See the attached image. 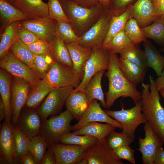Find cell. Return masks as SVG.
<instances>
[{"mask_svg": "<svg viewBox=\"0 0 164 164\" xmlns=\"http://www.w3.org/2000/svg\"><path fill=\"white\" fill-rule=\"evenodd\" d=\"M77 164H123L108 145L106 139L99 140L89 149L85 157Z\"/></svg>", "mask_w": 164, "mask_h": 164, "instance_id": "obj_10", "label": "cell"}, {"mask_svg": "<svg viewBox=\"0 0 164 164\" xmlns=\"http://www.w3.org/2000/svg\"><path fill=\"white\" fill-rule=\"evenodd\" d=\"M161 51L162 52H164V46L161 49Z\"/></svg>", "mask_w": 164, "mask_h": 164, "instance_id": "obj_58", "label": "cell"}, {"mask_svg": "<svg viewBox=\"0 0 164 164\" xmlns=\"http://www.w3.org/2000/svg\"><path fill=\"white\" fill-rule=\"evenodd\" d=\"M65 105L74 118L79 121L89 106L85 91L74 90L67 98Z\"/></svg>", "mask_w": 164, "mask_h": 164, "instance_id": "obj_22", "label": "cell"}, {"mask_svg": "<svg viewBox=\"0 0 164 164\" xmlns=\"http://www.w3.org/2000/svg\"><path fill=\"white\" fill-rule=\"evenodd\" d=\"M53 89L40 80L39 83L34 86L33 89L29 92L26 107L29 108L36 109Z\"/></svg>", "mask_w": 164, "mask_h": 164, "instance_id": "obj_32", "label": "cell"}, {"mask_svg": "<svg viewBox=\"0 0 164 164\" xmlns=\"http://www.w3.org/2000/svg\"><path fill=\"white\" fill-rule=\"evenodd\" d=\"M26 107L22 110L15 125L31 140L39 134L42 121L36 109Z\"/></svg>", "mask_w": 164, "mask_h": 164, "instance_id": "obj_17", "label": "cell"}, {"mask_svg": "<svg viewBox=\"0 0 164 164\" xmlns=\"http://www.w3.org/2000/svg\"><path fill=\"white\" fill-rule=\"evenodd\" d=\"M134 140L122 132H117L115 130L106 138L108 145L112 149L124 145H130Z\"/></svg>", "mask_w": 164, "mask_h": 164, "instance_id": "obj_44", "label": "cell"}, {"mask_svg": "<svg viewBox=\"0 0 164 164\" xmlns=\"http://www.w3.org/2000/svg\"><path fill=\"white\" fill-rule=\"evenodd\" d=\"M164 100V88L161 89L159 91Z\"/></svg>", "mask_w": 164, "mask_h": 164, "instance_id": "obj_57", "label": "cell"}, {"mask_svg": "<svg viewBox=\"0 0 164 164\" xmlns=\"http://www.w3.org/2000/svg\"><path fill=\"white\" fill-rule=\"evenodd\" d=\"M73 87L53 89L36 109L42 122L50 116H56L60 113L67 98L73 91Z\"/></svg>", "mask_w": 164, "mask_h": 164, "instance_id": "obj_8", "label": "cell"}, {"mask_svg": "<svg viewBox=\"0 0 164 164\" xmlns=\"http://www.w3.org/2000/svg\"><path fill=\"white\" fill-rule=\"evenodd\" d=\"M135 106L129 109L113 111L105 110V112L119 122L122 127V132L135 139V132L138 127L147 121L142 112L141 100L135 104Z\"/></svg>", "mask_w": 164, "mask_h": 164, "instance_id": "obj_6", "label": "cell"}, {"mask_svg": "<svg viewBox=\"0 0 164 164\" xmlns=\"http://www.w3.org/2000/svg\"><path fill=\"white\" fill-rule=\"evenodd\" d=\"M146 65L153 69L158 76L164 68V56L147 40L143 42Z\"/></svg>", "mask_w": 164, "mask_h": 164, "instance_id": "obj_28", "label": "cell"}, {"mask_svg": "<svg viewBox=\"0 0 164 164\" xmlns=\"http://www.w3.org/2000/svg\"><path fill=\"white\" fill-rule=\"evenodd\" d=\"M51 145L55 155L56 164H74L83 159L89 149L80 145L58 143Z\"/></svg>", "mask_w": 164, "mask_h": 164, "instance_id": "obj_16", "label": "cell"}, {"mask_svg": "<svg viewBox=\"0 0 164 164\" xmlns=\"http://www.w3.org/2000/svg\"><path fill=\"white\" fill-rule=\"evenodd\" d=\"M154 164H164V149L162 146L159 147L156 152Z\"/></svg>", "mask_w": 164, "mask_h": 164, "instance_id": "obj_52", "label": "cell"}, {"mask_svg": "<svg viewBox=\"0 0 164 164\" xmlns=\"http://www.w3.org/2000/svg\"><path fill=\"white\" fill-rule=\"evenodd\" d=\"M16 36L21 42L27 46L39 40L31 31L22 26L20 22L16 31Z\"/></svg>", "mask_w": 164, "mask_h": 164, "instance_id": "obj_46", "label": "cell"}, {"mask_svg": "<svg viewBox=\"0 0 164 164\" xmlns=\"http://www.w3.org/2000/svg\"><path fill=\"white\" fill-rule=\"evenodd\" d=\"M12 122L3 123L0 133V164L17 163Z\"/></svg>", "mask_w": 164, "mask_h": 164, "instance_id": "obj_14", "label": "cell"}, {"mask_svg": "<svg viewBox=\"0 0 164 164\" xmlns=\"http://www.w3.org/2000/svg\"><path fill=\"white\" fill-rule=\"evenodd\" d=\"M132 6L120 15H113L107 35L103 44V49H105L113 37L121 30L125 29L126 23L130 17Z\"/></svg>", "mask_w": 164, "mask_h": 164, "instance_id": "obj_29", "label": "cell"}, {"mask_svg": "<svg viewBox=\"0 0 164 164\" xmlns=\"http://www.w3.org/2000/svg\"><path fill=\"white\" fill-rule=\"evenodd\" d=\"M68 0V1H71V0Z\"/></svg>", "mask_w": 164, "mask_h": 164, "instance_id": "obj_59", "label": "cell"}, {"mask_svg": "<svg viewBox=\"0 0 164 164\" xmlns=\"http://www.w3.org/2000/svg\"><path fill=\"white\" fill-rule=\"evenodd\" d=\"M160 16L155 12L152 0H137L132 6L130 18H134L141 28L150 25Z\"/></svg>", "mask_w": 164, "mask_h": 164, "instance_id": "obj_20", "label": "cell"}, {"mask_svg": "<svg viewBox=\"0 0 164 164\" xmlns=\"http://www.w3.org/2000/svg\"><path fill=\"white\" fill-rule=\"evenodd\" d=\"M73 2L82 6L91 8L99 4L97 0H71Z\"/></svg>", "mask_w": 164, "mask_h": 164, "instance_id": "obj_51", "label": "cell"}, {"mask_svg": "<svg viewBox=\"0 0 164 164\" xmlns=\"http://www.w3.org/2000/svg\"><path fill=\"white\" fill-rule=\"evenodd\" d=\"M158 77L155 81L156 89L159 91L164 88V68L161 74Z\"/></svg>", "mask_w": 164, "mask_h": 164, "instance_id": "obj_54", "label": "cell"}, {"mask_svg": "<svg viewBox=\"0 0 164 164\" xmlns=\"http://www.w3.org/2000/svg\"><path fill=\"white\" fill-rule=\"evenodd\" d=\"M109 58L108 51L102 48L92 50L89 59L85 63L84 75L79 86L74 91H85L90 80L97 72L102 70H108Z\"/></svg>", "mask_w": 164, "mask_h": 164, "instance_id": "obj_9", "label": "cell"}, {"mask_svg": "<svg viewBox=\"0 0 164 164\" xmlns=\"http://www.w3.org/2000/svg\"><path fill=\"white\" fill-rule=\"evenodd\" d=\"M31 86L29 82L22 78L13 76L12 79L11 108L14 125L25 105Z\"/></svg>", "mask_w": 164, "mask_h": 164, "instance_id": "obj_12", "label": "cell"}, {"mask_svg": "<svg viewBox=\"0 0 164 164\" xmlns=\"http://www.w3.org/2000/svg\"><path fill=\"white\" fill-rule=\"evenodd\" d=\"M116 128L109 123L102 124L97 122H92L84 125L80 129L73 131V132L78 135H90L100 140L106 139Z\"/></svg>", "mask_w": 164, "mask_h": 164, "instance_id": "obj_24", "label": "cell"}, {"mask_svg": "<svg viewBox=\"0 0 164 164\" xmlns=\"http://www.w3.org/2000/svg\"><path fill=\"white\" fill-rule=\"evenodd\" d=\"M132 43L125 29H123L113 37L105 50L117 54H119L123 49Z\"/></svg>", "mask_w": 164, "mask_h": 164, "instance_id": "obj_42", "label": "cell"}, {"mask_svg": "<svg viewBox=\"0 0 164 164\" xmlns=\"http://www.w3.org/2000/svg\"><path fill=\"white\" fill-rule=\"evenodd\" d=\"M99 140L97 138L92 136L78 135L70 132L64 135L61 137L59 143L78 145L89 149Z\"/></svg>", "mask_w": 164, "mask_h": 164, "instance_id": "obj_35", "label": "cell"}, {"mask_svg": "<svg viewBox=\"0 0 164 164\" xmlns=\"http://www.w3.org/2000/svg\"><path fill=\"white\" fill-rule=\"evenodd\" d=\"M150 84L142 83V112L155 133L164 143V108L161 103L155 80L149 77Z\"/></svg>", "mask_w": 164, "mask_h": 164, "instance_id": "obj_2", "label": "cell"}, {"mask_svg": "<svg viewBox=\"0 0 164 164\" xmlns=\"http://www.w3.org/2000/svg\"><path fill=\"white\" fill-rule=\"evenodd\" d=\"M99 3L102 5L106 9H108L110 0H97Z\"/></svg>", "mask_w": 164, "mask_h": 164, "instance_id": "obj_56", "label": "cell"}, {"mask_svg": "<svg viewBox=\"0 0 164 164\" xmlns=\"http://www.w3.org/2000/svg\"><path fill=\"white\" fill-rule=\"evenodd\" d=\"M92 122H101L111 124L122 129L121 124L108 115L102 109L97 99L92 101L86 112L77 123L72 126V131L80 129L84 125Z\"/></svg>", "mask_w": 164, "mask_h": 164, "instance_id": "obj_18", "label": "cell"}, {"mask_svg": "<svg viewBox=\"0 0 164 164\" xmlns=\"http://www.w3.org/2000/svg\"><path fill=\"white\" fill-rule=\"evenodd\" d=\"M82 79L73 67L54 61L44 78L41 80L53 89L70 87L75 88Z\"/></svg>", "mask_w": 164, "mask_h": 164, "instance_id": "obj_5", "label": "cell"}, {"mask_svg": "<svg viewBox=\"0 0 164 164\" xmlns=\"http://www.w3.org/2000/svg\"><path fill=\"white\" fill-rule=\"evenodd\" d=\"M10 50L18 58L32 70L35 55L27 46L23 43L17 37L11 46Z\"/></svg>", "mask_w": 164, "mask_h": 164, "instance_id": "obj_36", "label": "cell"}, {"mask_svg": "<svg viewBox=\"0 0 164 164\" xmlns=\"http://www.w3.org/2000/svg\"><path fill=\"white\" fill-rule=\"evenodd\" d=\"M125 30L131 42L138 44L147 40V38L137 21L130 18L126 24Z\"/></svg>", "mask_w": 164, "mask_h": 164, "instance_id": "obj_41", "label": "cell"}, {"mask_svg": "<svg viewBox=\"0 0 164 164\" xmlns=\"http://www.w3.org/2000/svg\"><path fill=\"white\" fill-rule=\"evenodd\" d=\"M50 44L51 55L54 61L73 67V63L64 42L56 35Z\"/></svg>", "mask_w": 164, "mask_h": 164, "instance_id": "obj_30", "label": "cell"}, {"mask_svg": "<svg viewBox=\"0 0 164 164\" xmlns=\"http://www.w3.org/2000/svg\"><path fill=\"white\" fill-rule=\"evenodd\" d=\"M11 75L5 70L2 68L0 69V93L5 111L4 121L8 123L12 122V113L11 108Z\"/></svg>", "mask_w": 164, "mask_h": 164, "instance_id": "obj_23", "label": "cell"}, {"mask_svg": "<svg viewBox=\"0 0 164 164\" xmlns=\"http://www.w3.org/2000/svg\"><path fill=\"white\" fill-rule=\"evenodd\" d=\"M108 52L109 66L105 74L108 80V90L105 93L106 108L109 109L115 101L121 97H129L135 104L141 100V93L123 73L119 65L117 54Z\"/></svg>", "mask_w": 164, "mask_h": 164, "instance_id": "obj_1", "label": "cell"}, {"mask_svg": "<svg viewBox=\"0 0 164 164\" xmlns=\"http://www.w3.org/2000/svg\"><path fill=\"white\" fill-rule=\"evenodd\" d=\"M21 22H15L8 25L2 33L0 42V60L8 54L16 39V31Z\"/></svg>", "mask_w": 164, "mask_h": 164, "instance_id": "obj_31", "label": "cell"}, {"mask_svg": "<svg viewBox=\"0 0 164 164\" xmlns=\"http://www.w3.org/2000/svg\"><path fill=\"white\" fill-rule=\"evenodd\" d=\"M59 1L75 32L79 37L91 27L106 10L100 3L91 8H87L71 1Z\"/></svg>", "mask_w": 164, "mask_h": 164, "instance_id": "obj_3", "label": "cell"}, {"mask_svg": "<svg viewBox=\"0 0 164 164\" xmlns=\"http://www.w3.org/2000/svg\"><path fill=\"white\" fill-rule=\"evenodd\" d=\"M27 46L34 55H51V45L46 41L39 40Z\"/></svg>", "mask_w": 164, "mask_h": 164, "instance_id": "obj_47", "label": "cell"}, {"mask_svg": "<svg viewBox=\"0 0 164 164\" xmlns=\"http://www.w3.org/2000/svg\"><path fill=\"white\" fill-rule=\"evenodd\" d=\"M138 44L132 43L121 51L119 53L120 57L146 69L147 67L144 52L140 48Z\"/></svg>", "mask_w": 164, "mask_h": 164, "instance_id": "obj_34", "label": "cell"}, {"mask_svg": "<svg viewBox=\"0 0 164 164\" xmlns=\"http://www.w3.org/2000/svg\"><path fill=\"white\" fill-rule=\"evenodd\" d=\"M118 64L124 75L133 84L137 86L143 81L146 69L121 57L118 58Z\"/></svg>", "mask_w": 164, "mask_h": 164, "instance_id": "obj_27", "label": "cell"}, {"mask_svg": "<svg viewBox=\"0 0 164 164\" xmlns=\"http://www.w3.org/2000/svg\"><path fill=\"white\" fill-rule=\"evenodd\" d=\"M56 21L49 16L20 22L21 25L34 34L40 40L50 43L56 36Z\"/></svg>", "mask_w": 164, "mask_h": 164, "instance_id": "obj_15", "label": "cell"}, {"mask_svg": "<svg viewBox=\"0 0 164 164\" xmlns=\"http://www.w3.org/2000/svg\"><path fill=\"white\" fill-rule=\"evenodd\" d=\"M74 119L67 109L59 115L51 116L42 122L39 135L45 139L48 145L59 143L64 135L72 131L70 123Z\"/></svg>", "mask_w": 164, "mask_h": 164, "instance_id": "obj_4", "label": "cell"}, {"mask_svg": "<svg viewBox=\"0 0 164 164\" xmlns=\"http://www.w3.org/2000/svg\"><path fill=\"white\" fill-rule=\"evenodd\" d=\"M147 38L164 46V16H161L151 24L141 28Z\"/></svg>", "mask_w": 164, "mask_h": 164, "instance_id": "obj_33", "label": "cell"}, {"mask_svg": "<svg viewBox=\"0 0 164 164\" xmlns=\"http://www.w3.org/2000/svg\"><path fill=\"white\" fill-rule=\"evenodd\" d=\"M64 42L73 63V68L78 73L82 79L84 65L90 57L92 50L84 47L78 43Z\"/></svg>", "mask_w": 164, "mask_h": 164, "instance_id": "obj_21", "label": "cell"}, {"mask_svg": "<svg viewBox=\"0 0 164 164\" xmlns=\"http://www.w3.org/2000/svg\"><path fill=\"white\" fill-rule=\"evenodd\" d=\"M48 145L46 140L39 134L29 140V150L33 156L36 164H41Z\"/></svg>", "mask_w": 164, "mask_h": 164, "instance_id": "obj_37", "label": "cell"}, {"mask_svg": "<svg viewBox=\"0 0 164 164\" xmlns=\"http://www.w3.org/2000/svg\"><path fill=\"white\" fill-rule=\"evenodd\" d=\"M113 15L109 9H106L91 27L79 37L78 43L92 50L102 48Z\"/></svg>", "mask_w": 164, "mask_h": 164, "instance_id": "obj_7", "label": "cell"}, {"mask_svg": "<svg viewBox=\"0 0 164 164\" xmlns=\"http://www.w3.org/2000/svg\"><path fill=\"white\" fill-rule=\"evenodd\" d=\"M30 19L49 16L47 3L42 0H6Z\"/></svg>", "mask_w": 164, "mask_h": 164, "instance_id": "obj_19", "label": "cell"}, {"mask_svg": "<svg viewBox=\"0 0 164 164\" xmlns=\"http://www.w3.org/2000/svg\"><path fill=\"white\" fill-rule=\"evenodd\" d=\"M144 129L145 137H140L139 148L138 149L142 154V161L144 164H154L156 152L158 148L162 146L163 142L155 133L148 122L145 123Z\"/></svg>", "mask_w": 164, "mask_h": 164, "instance_id": "obj_13", "label": "cell"}, {"mask_svg": "<svg viewBox=\"0 0 164 164\" xmlns=\"http://www.w3.org/2000/svg\"><path fill=\"white\" fill-rule=\"evenodd\" d=\"M0 21L2 30L11 23L30 19L6 0H0Z\"/></svg>", "mask_w": 164, "mask_h": 164, "instance_id": "obj_25", "label": "cell"}, {"mask_svg": "<svg viewBox=\"0 0 164 164\" xmlns=\"http://www.w3.org/2000/svg\"><path fill=\"white\" fill-rule=\"evenodd\" d=\"M14 137L17 163H19L22 158L29 151V139L14 125Z\"/></svg>", "mask_w": 164, "mask_h": 164, "instance_id": "obj_38", "label": "cell"}, {"mask_svg": "<svg viewBox=\"0 0 164 164\" xmlns=\"http://www.w3.org/2000/svg\"><path fill=\"white\" fill-rule=\"evenodd\" d=\"M41 164H56V159L53 149L51 145H48Z\"/></svg>", "mask_w": 164, "mask_h": 164, "instance_id": "obj_49", "label": "cell"}, {"mask_svg": "<svg viewBox=\"0 0 164 164\" xmlns=\"http://www.w3.org/2000/svg\"><path fill=\"white\" fill-rule=\"evenodd\" d=\"M56 35L64 42L78 43L79 37L75 32L70 22L56 21Z\"/></svg>", "mask_w": 164, "mask_h": 164, "instance_id": "obj_40", "label": "cell"}, {"mask_svg": "<svg viewBox=\"0 0 164 164\" xmlns=\"http://www.w3.org/2000/svg\"><path fill=\"white\" fill-rule=\"evenodd\" d=\"M20 164H36L32 153L29 150L27 153L21 160Z\"/></svg>", "mask_w": 164, "mask_h": 164, "instance_id": "obj_53", "label": "cell"}, {"mask_svg": "<svg viewBox=\"0 0 164 164\" xmlns=\"http://www.w3.org/2000/svg\"><path fill=\"white\" fill-rule=\"evenodd\" d=\"M49 15L57 21H65L70 22L59 0H48L47 3Z\"/></svg>", "mask_w": 164, "mask_h": 164, "instance_id": "obj_43", "label": "cell"}, {"mask_svg": "<svg viewBox=\"0 0 164 164\" xmlns=\"http://www.w3.org/2000/svg\"><path fill=\"white\" fill-rule=\"evenodd\" d=\"M116 156L120 159H124L131 163H136L134 151L129 145L121 146L113 149Z\"/></svg>", "mask_w": 164, "mask_h": 164, "instance_id": "obj_48", "label": "cell"}, {"mask_svg": "<svg viewBox=\"0 0 164 164\" xmlns=\"http://www.w3.org/2000/svg\"><path fill=\"white\" fill-rule=\"evenodd\" d=\"M0 66L13 76L25 80L33 87L37 85L41 80L30 68L10 50L6 56L0 60Z\"/></svg>", "mask_w": 164, "mask_h": 164, "instance_id": "obj_11", "label": "cell"}, {"mask_svg": "<svg viewBox=\"0 0 164 164\" xmlns=\"http://www.w3.org/2000/svg\"><path fill=\"white\" fill-rule=\"evenodd\" d=\"M137 0H110L108 9L113 15L118 16L132 6Z\"/></svg>", "mask_w": 164, "mask_h": 164, "instance_id": "obj_45", "label": "cell"}, {"mask_svg": "<svg viewBox=\"0 0 164 164\" xmlns=\"http://www.w3.org/2000/svg\"><path fill=\"white\" fill-rule=\"evenodd\" d=\"M105 70H101L96 73L90 80L87 85L85 91L88 105L94 99L99 100L102 106L106 108V100L104 97L101 85V79Z\"/></svg>", "mask_w": 164, "mask_h": 164, "instance_id": "obj_26", "label": "cell"}, {"mask_svg": "<svg viewBox=\"0 0 164 164\" xmlns=\"http://www.w3.org/2000/svg\"><path fill=\"white\" fill-rule=\"evenodd\" d=\"M156 13L159 16H164V0H152Z\"/></svg>", "mask_w": 164, "mask_h": 164, "instance_id": "obj_50", "label": "cell"}, {"mask_svg": "<svg viewBox=\"0 0 164 164\" xmlns=\"http://www.w3.org/2000/svg\"><path fill=\"white\" fill-rule=\"evenodd\" d=\"M5 117V111L4 106L1 99L0 100V121H2Z\"/></svg>", "mask_w": 164, "mask_h": 164, "instance_id": "obj_55", "label": "cell"}, {"mask_svg": "<svg viewBox=\"0 0 164 164\" xmlns=\"http://www.w3.org/2000/svg\"><path fill=\"white\" fill-rule=\"evenodd\" d=\"M54 62L51 55H35L32 70L41 80L47 73Z\"/></svg>", "mask_w": 164, "mask_h": 164, "instance_id": "obj_39", "label": "cell"}]
</instances>
